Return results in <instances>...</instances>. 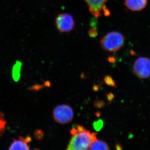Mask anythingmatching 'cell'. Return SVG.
I'll return each mask as SVG.
<instances>
[{"instance_id": "obj_1", "label": "cell", "mask_w": 150, "mask_h": 150, "mask_svg": "<svg viewBox=\"0 0 150 150\" xmlns=\"http://www.w3.org/2000/svg\"><path fill=\"white\" fill-rule=\"evenodd\" d=\"M70 132L73 136L67 149L68 150H88L92 144L97 140L96 133H91L81 125L72 128Z\"/></svg>"}, {"instance_id": "obj_2", "label": "cell", "mask_w": 150, "mask_h": 150, "mask_svg": "<svg viewBox=\"0 0 150 150\" xmlns=\"http://www.w3.org/2000/svg\"><path fill=\"white\" fill-rule=\"evenodd\" d=\"M126 37L121 32L112 31L108 33L101 38L100 45L105 51L114 52L123 48L126 43Z\"/></svg>"}, {"instance_id": "obj_3", "label": "cell", "mask_w": 150, "mask_h": 150, "mask_svg": "<svg viewBox=\"0 0 150 150\" xmlns=\"http://www.w3.org/2000/svg\"><path fill=\"white\" fill-rule=\"evenodd\" d=\"M56 29L61 33H69L75 29L76 21L71 15L61 13L57 15L55 19Z\"/></svg>"}, {"instance_id": "obj_4", "label": "cell", "mask_w": 150, "mask_h": 150, "mask_svg": "<svg viewBox=\"0 0 150 150\" xmlns=\"http://www.w3.org/2000/svg\"><path fill=\"white\" fill-rule=\"evenodd\" d=\"M53 116L54 121L56 123L67 124L72 121L74 116V111L69 105H60L54 108Z\"/></svg>"}, {"instance_id": "obj_5", "label": "cell", "mask_w": 150, "mask_h": 150, "mask_svg": "<svg viewBox=\"0 0 150 150\" xmlns=\"http://www.w3.org/2000/svg\"><path fill=\"white\" fill-rule=\"evenodd\" d=\"M135 74L140 79H147L150 77V59L141 57L136 59L133 66Z\"/></svg>"}, {"instance_id": "obj_6", "label": "cell", "mask_w": 150, "mask_h": 150, "mask_svg": "<svg viewBox=\"0 0 150 150\" xmlns=\"http://www.w3.org/2000/svg\"><path fill=\"white\" fill-rule=\"evenodd\" d=\"M89 11L93 16L96 18H98L102 16L103 13L105 16L110 15V12L106 8V4L108 0H85Z\"/></svg>"}, {"instance_id": "obj_7", "label": "cell", "mask_w": 150, "mask_h": 150, "mask_svg": "<svg viewBox=\"0 0 150 150\" xmlns=\"http://www.w3.org/2000/svg\"><path fill=\"white\" fill-rule=\"evenodd\" d=\"M148 0H124V4L129 10L133 12L140 11L144 9Z\"/></svg>"}, {"instance_id": "obj_8", "label": "cell", "mask_w": 150, "mask_h": 150, "mask_svg": "<svg viewBox=\"0 0 150 150\" xmlns=\"http://www.w3.org/2000/svg\"><path fill=\"white\" fill-rule=\"evenodd\" d=\"M31 137H26L25 138L20 137L17 139H14L9 150H30V148L28 143L31 142Z\"/></svg>"}, {"instance_id": "obj_9", "label": "cell", "mask_w": 150, "mask_h": 150, "mask_svg": "<svg viewBox=\"0 0 150 150\" xmlns=\"http://www.w3.org/2000/svg\"><path fill=\"white\" fill-rule=\"evenodd\" d=\"M89 150H110V148L106 142L102 140H97L94 142L90 147Z\"/></svg>"}, {"instance_id": "obj_10", "label": "cell", "mask_w": 150, "mask_h": 150, "mask_svg": "<svg viewBox=\"0 0 150 150\" xmlns=\"http://www.w3.org/2000/svg\"><path fill=\"white\" fill-rule=\"evenodd\" d=\"M103 81H104L105 83L108 86L115 88H117V86H116L115 81L112 79L111 76L106 75L104 77Z\"/></svg>"}, {"instance_id": "obj_11", "label": "cell", "mask_w": 150, "mask_h": 150, "mask_svg": "<svg viewBox=\"0 0 150 150\" xmlns=\"http://www.w3.org/2000/svg\"><path fill=\"white\" fill-rule=\"evenodd\" d=\"M6 123V122L5 120L4 115L0 111V136L2 135L5 131Z\"/></svg>"}, {"instance_id": "obj_12", "label": "cell", "mask_w": 150, "mask_h": 150, "mask_svg": "<svg viewBox=\"0 0 150 150\" xmlns=\"http://www.w3.org/2000/svg\"><path fill=\"white\" fill-rule=\"evenodd\" d=\"M34 136L36 140L41 141L44 137V132L41 129H37L34 132Z\"/></svg>"}, {"instance_id": "obj_13", "label": "cell", "mask_w": 150, "mask_h": 150, "mask_svg": "<svg viewBox=\"0 0 150 150\" xmlns=\"http://www.w3.org/2000/svg\"><path fill=\"white\" fill-rule=\"evenodd\" d=\"M94 129L96 131H99L101 130L103 126V121L102 120H98L97 121L94 122L93 123Z\"/></svg>"}, {"instance_id": "obj_14", "label": "cell", "mask_w": 150, "mask_h": 150, "mask_svg": "<svg viewBox=\"0 0 150 150\" xmlns=\"http://www.w3.org/2000/svg\"><path fill=\"white\" fill-rule=\"evenodd\" d=\"M105 102L102 100H96L94 102V105L97 108H101L105 106Z\"/></svg>"}, {"instance_id": "obj_15", "label": "cell", "mask_w": 150, "mask_h": 150, "mask_svg": "<svg viewBox=\"0 0 150 150\" xmlns=\"http://www.w3.org/2000/svg\"><path fill=\"white\" fill-rule=\"evenodd\" d=\"M106 97L108 101L110 103H111L112 101L114 98V95L112 93H109L107 94H106Z\"/></svg>"}, {"instance_id": "obj_16", "label": "cell", "mask_w": 150, "mask_h": 150, "mask_svg": "<svg viewBox=\"0 0 150 150\" xmlns=\"http://www.w3.org/2000/svg\"><path fill=\"white\" fill-rule=\"evenodd\" d=\"M43 86H44L43 85H36L33 86V87L30 88V89L34 90H38L43 88Z\"/></svg>"}, {"instance_id": "obj_17", "label": "cell", "mask_w": 150, "mask_h": 150, "mask_svg": "<svg viewBox=\"0 0 150 150\" xmlns=\"http://www.w3.org/2000/svg\"><path fill=\"white\" fill-rule=\"evenodd\" d=\"M115 148L116 150H122V146L121 144L119 143H116V144L115 145Z\"/></svg>"}, {"instance_id": "obj_18", "label": "cell", "mask_w": 150, "mask_h": 150, "mask_svg": "<svg viewBox=\"0 0 150 150\" xmlns=\"http://www.w3.org/2000/svg\"><path fill=\"white\" fill-rule=\"evenodd\" d=\"M99 86H98L96 85H94L93 90L94 91H98V90H99Z\"/></svg>"}, {"instance_id": "obj_19", "label": "cell", "mask_w": 150, "mask_h": 150, "mask_svg": "<svg viewBox=\"0 0 150 150\" xmlns=\"http://www.w3.org/2000/svg\"><path fill=\"white\" fill-rule=\"evenodd\" d=\"M44 84L46 85V86L49 87L51 86V84H50V82L49 81H46V82H45Z\"/></svg>"}, {"instance_id": "obj_20", "label": "cell", "mask_w": 150, "mask_h": 150, "mask_svg": "<svg viewBox=\"0 0 150 150\" xmlns=\"http://www.w3.org/2000/svg\"><path fill=\"white\" fill-rule=\"evenodd\" d=\"M96 115L97 117H100V113L99 112H97L96 113Z\"/></svg>"}]
</instances>
